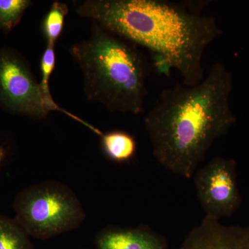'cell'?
<instances>
[{"label":"cell","instance_id":"obj_5","mask_svg":"<svg viewBox=\"0 0 249 249\" xmlns=\"http://www.w3.org/2000/svg\"><path fill=\"white\" fill-rule=\"evenodd\" d=\"M0 103L10 111L41 119L48 114L40 83L19 55L0 51Z\"/></svg>","mask_w":249,"mask_h":249},{"label":"cell","instance_id":"obj_13","mask_svg":"<svg viewBox=\"0 0 249 249\" xmlns=\"http://www.w3.org/2000/svg\"><path fill=\"white\" fill-rule=\"evenodd\" d=\"M68 12L66 4L55 1L44 21L43 29L48 45H54L61 34L65 16Z\"/></svg>","mask_w":249,"mask_h":249},{"label":"cell","instance_id":"obj_14","mask_svg":"<svg viewBox=\"0 0 249 249\" xmlns=\"http://www.w3.org/2000/svg\"><path fill=\"white\" fill-rule=\"evenodd\" d=\"M5 156L4 150L2 148V147H0V163H1L3 160H4Z\"/></svg>","mask_w":249,"mask_h":249},{"label":"cell","instance_id":"obj_10","mask_svg":"<svg viewBox=\"0 0 249 249\" xmlns=\"http://www.w3.org/2000/svg\"><path fill=\"white\" fill-rule=\"evenodd\" d=\"M55 52H54V45H48L47 49H45L41 59V72H42V80L40 83V88L41 93H42V98H43L44 103H45V107L47 108V111L52 110L61 111L65 114H67L71 117L73 118L75 120L79 121L82 124H84L87 127H89L91 130L94 131L95 127L90 124H87L85 121L78 119L76 116H73V114L67 112V111L64 110L60 107H58L55 103L54 102L52 95H51L50 89H49V78L55 67Z\"/></svg>","mask_w":249,"mask_h":249},{"label":"cell","instance_id":"obj_11","mask_svg":"<svg viewBox=\"0 0 249 249\" xmlns=\"http://www.w3.org/2000/svg\"><path fill=\"white\" fill-rule=\"evenodd\" d=\"M0 249H34L29 235L15 219L0 214Z\"/></svg>","mask_w":249,"mask_h":249},{"label":"cell","instance_id":"obj_9","mask_svg":"<svg viewBox=\"0 0 249 249\" xmlns=\"http://www.w3.org/2000/svg\"><path fill=\"white\" fill-rule=\"evenodd\" d=\"M101 137L103 151L109 160L124 163L133 158L137 143L130 134L123 131H113Z\"/></svg>","mask_w":249,"mask_h":249},{"label":"cell","instance_id":"obj_8","mask_svg":"<svg viewBox=\"0 0 249 249\" xmlns=\"http://www.w3.org/2000/svg\"><path fill=\"white\" fill-rule=\"evenodd\" d=\"M97 249H168L166 240L150 227H107L95 239Z\"/></svg>","mask_w":249,"mask_h":249},{"label":"cell","instance_id":"obj_1","mask_svg":"<svg viewBox=\"0 0 249 249\" xmlns=\"http://www.w3.org/2000/svg\"><path fill=\"white\" fill-rule=\"evenodd\" d=\"M206 1L174 3L162 0H93L77 13L153 55L157 70L169 76L175 70L182 83L193 86L204 78L203 55L222 34L212 16L203 14Z\"/></svg>","mask_w":249,"mask_h":249},{"label":"cell","instance_id":"obj_2","mask_svg":"<svg viewBox=\"0 0 249 249\" xmlns=\"http://www.w3.org/2000/svg\"><path fill=\"white\" fill-rule=\"evenodd\" d=\"M231 73L214 63L204 80L162 90L144 119L152 155L165 170L191 179L213 142L237 119L231 109Z\"/></svg>","mask_w":249,"mask_h":249},{"label":"cell","instance_id":"obj_4","mask_svg":"<svg viewBox=\"0 0 249 249\" xmlns=\"http://www.w3.org/2000/svg\"><path fill=\"white\" fill-rule=\"evenodd\" d=\"M16 219L29 236L47 240L74 230L85 219L83 205L64 183L48 181L18 193L14 202Z\"/></svg>","mask_w":249,"mask_h":249},{"label":"cell","instance_id":"obj_3","mask_svg":"<svg viewBox=\"0 0 249 249\" xmlns=\"http://www.w3.org/2000/svg\"><path fill=\"white\" fill-rule=\"evenodd\" d=\"M94 23L89 38L71 52L83 72L87 97L114 112L141 114L148 93L145 59L132 42Z\"/></svg>","mask_w":249,"mask_h":249},{"label":"cell","instance_id":"obj_7","mask_svg":"<svg viewBox=\"0 0 249 249\" xmlns=\"http://www.w3.org/2000/svg\"><path fill=\"white\" fill-rule=\"evenodd\" d=\"M178 249H249V226H226L206 215Z\"/></svg>","mask_w":249,"mask_h":249},{"label":"cell","instance_id":"obj_6","mask_svg":"<svg viewBox=\"0 0 249 249\" xmlns=\"http://www.w3.org/2000/svg\"><path fill=\"white\" fill-rule=\"evenodd\" d=\"M236 166L235 160L217 157L195 173L196 196L206 215L230 217L240 207Z\"/></svg>","mask_w":249,"mask_h":249},{"label":"cell","instance_id":"obj_12","mask_svg":"<svg viewBox=\"0 0 249 249\" xmlns=\"http://www.w3.org/2000/svg\"><path fill=\"white\" fill-rule=\"evenodd\" d=\"M30 4L28 0H0V29L8 31L13 29Z\"/></svg>","mask_w":249,"mask_h":249}]
</instances>
